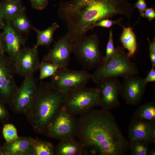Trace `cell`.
I'll list each match as a JSON object with an SVG mask.
<instances>
[{
	"label": "cell",
	"mask_w": 155,
	"mask_h": 155,
	"mask_svg": "<svg viewBox=\"0 0 155 155\" xmlns=\"http://www.w3.org/2000/svg\"><path fill=\"white\" fill-rule=\"evenodd\" d=\"M6 25L3 14L0 9V30H3Z\"/></svg>",
	"instance_id": "obj_38"
},
{
	"label": "cell",
	"mask_w": 155,
	"mask_h": 155,
	"mask_svg": "<svg viewBox=\"0 0 155 155\" xmlns=\"http://www.w3.org/2000/svg\"><path fill=\"white\" fill-rule=\"evenodd\" d=\"M100 98L98 88L85 87L66 95L63 104L73 115L80 116L100 106Z\"/></svg>",
	"instance_id": "obj_6"
},
{
	"label": "cell",
	"mask_w": 155,
	"mask_h": 155,
	"mask_svg": "<svg viewBox=\"0 0 155 155\" xmlns=\"http://www.w3.org/2000/svg\"><path fill=\"white\" fill-rule=\"evenodd\" d=\"M2 32L7 55L14 63L26 47L27 38L15 30L10 24H6Z\"/></svg>",
	"instance_id": "obj_15"
},
{
	"label": "cell",
	"mask_w": 155,
	"mask_h": 155,
	"mask_svg": "<svg viewBox=\"0 0 155 155\" xmlns=\"http://www.w3.org/2000/svg\"><path fill=\"white\" fill-rule=\"evenodd\" d=\"M6 47L3 32H0V53L5 54Z\"/></svg>",
	"instance_id": "obj_36"
},
{
	"label": "cell",
	"mask_w": 155,
	"mask_h": 155,
	"mask_svg": "<svg viewBox=\"0 0 155 155\" xmlns=\"http://www.w3.org/2000/svg\"><path fill=\"white\" fill-rule=\"evenodd\" d=\"M78 129V118L63 104L46 133L50 137L61 140L77 137Z\"/></svg>",
	"instance_id": "obj_8"
},
{
	"label": "cell",
	"mask_w": 155,
	"mask_h": 155,
	"mask_svg": "<svg viewBox=\"0 0 155 155\" xmlns=\"http://www.w3.org/2000/svg\"><path fill=\"white\" fill-rule=\"evenodd\" d=\"M13 63L5 54L0 53V99L9 104L18 87Z\"/></svg>",
	"instance_id": "obj_10"
},
{
	"label": "cell",
	"mask_w": 155,
	"mask_h": 155,
	"mask_svg": "<svg viewBox=\"0 0 155 155\" xmlns=\"http://www.w3.org/2000/svg\"><path fill=\"white\" fill-rule=\"evenodd\" d=\"M131 119L155 122V102H148L140 106L134 112Z\"/></svg>",
	"instance_id": "obj_22"
},
{
	"label": "cell",
	"mask_w": 155,
	"mask_h": 155,
	"mask_svg": "<svg viewBox=\"0 0 155 155\" xmlns=\"http://www.w3.org/2000/svg\"></svg>",
	"instance_id": "obj_41"
},
{
	"label": "cell",
	"mask_w": 155,
	"mask_h": 155,
	"mask_svg": "<svg viewBox=\"0 0 155 155\" xmlns=\"http://www.w3.org/2000/svg\"><path fill=\"white\" fill-rule=\"evenodd\" d=\"M3 102L0 99V120L6 119L8 117V111L5 106Z\"/></svg>",
	"instance_id": "obj_35"
},
{
	"label": "cell",
	"mask_w": 155,
	"mask_h": 155,
	"mask_svg": "<svg viewBox=\"0 0 155 155\" xmlns=\"http://www.w3.org/2000/svg\"><path fill=\"white\" fill-rule=\"evenodd\" d=\"M32 7L38 10L44 9L48 5L49 0H29Z\"/></svg>",
	"instance_id": "obj_30"
},
{
	"label": "cell",
	"mask_w": 155,
	"mask_h": 155,
	"mask_svg": "<svg viewBox=\"0 0 155 155\" xmlns=\"http://www.w3.org/2000/svg\"><path fill=\"white\" fill-rule=\"evenodd\" d=\"M38 87V84L34 75L24 78L9 104L12 110L16 113H24L33 103Z\"/></svg>",
	"instance_id": "obj_9"
},
{
	"label": "cell",
	"mask_w": 155,
	"mask_h": 155,
	"mask_svg": "<svg viewBox=\"0 0 155 155\" xmlns=\"http://www.w3.org/2000/svg\"><path fill=\"white\" fill-rule=\"evenodd\" d=\"M10 24L15 30L24 35L28 33L33 27L26 13V10L18 14Z\"/></svg>",
	"instance_id": "obj_23"
},
{
	"label": "cell",
	"mask_w": 155,
	"mask_h": 155,
	"mask_svg": "<svg viewBox=\"0 0 155 155\" xmlns=\"http://www.w3.org/2000/svg\"><path fill=\"white\" fill-rule=\"evenodd\" d=\"M78 119L77 137L87 150L100 155H125L129 149L130 142L110 110H92Z\"/></svg>",
	"instance_id": "obj_1"
},
{
	"label": "cell",
	"mask_w": 155,
	"mask_h": 155,
	"mask_svg": "<svg viewBox=\"0 0 155 155\" xmlns=\"http://www.w3.org/2000/svg\"><path fill=\"white\" fill-rule=\"evenodd\" d=\"M125 0H70L60 3L58 14L67 23L66 36L73 42L80 39L94 24L126 11Z\"/></svg>",
	"instance_id": "obj_2"
},
{
	"label": "cell",
	"mask_w": 155,
	"mask_h": 155,
	"mask_svg": "<svg viewBox=\"0 0 155 155\" xmlns=\"http://www.w3.org/2000/svg\"><path fill=\"white\" fill-rule=\"evenodd\" d=\"M66 95L58 91L50 82L41 80L31 106L24 113L29 122L38 133H46L63 104Z\"/></svg>",
	"instance_id": "obj_3"
},
{
	"label": "cell",
	"mask_w": 155,
	"mask_h": 155,
	"mask_svg": "<svg viewBox=\"0 0 155 155\" xmlns=\"http://www.w3.org/2000/svg\"><path fill=\"white\" fill-rule=\"evenodd\" d=\"M73 44L66 35L62 37L43 56L42 61L51 63L60 69L67 68L71 54L73 53Z\"/></svg>",
	"instance_id": "obj_12"
},
{
	"label": "cell",
	"mask_w": 155,
	"mask_h": 155,
	"mask_svg": "<svg viewBox=\"0 0 155 155\" xmlns=\"http://www.w3.org/2000/svg\"><path fill=\"white\" fill-rule=\"evenodd\" d=\"M122 19L120 18L116 20H112L108 18L102 20L93 24L90 27V29L96 27H101L104 28H110L115 24L121 25V22Z\"/></svg>",
	"instance_id": "obj_29"
},
{
	"label": "cell",
	"mask_w": 155,
	"mask_h": 155,
	"mask_svg": "<svg viewBox=\"0 0 155 155\" xmlns=\"http://www.w3.org/2000/svg\"><path fill=\"white\" fill-rule=\"evenodd\" d=\"M134 7L138 9L140 16H142L143 13L148 8L145 0H137L135 4Z\"/></svg>",
	"instance_id": "obj_32"
},
{
	"label": "cell",
	"mask_w": 155,
	"mask_h": 155,
	"mask_svg": "<svg viewBox=\"0 0 155 155\" xmlns=\"http://www.w3.org/2000/svg\"><path fill=\"white\" fill-rule=\"evenodd\" d=\"M144 80L146 84L149 82H155V67L152 66L146 77L145 79H144Z\"/></svg>",
	"instance_id": "obj_34"
},
{
	"label": "cell",
	"mask_w": 155,
	"mask_h": 155,
	"mask_svg": "<svg viewBox=\"0 0 155 155\" xmlns=\"http://www.w3.org/2000/svg\"><path fill=\"white\" fill-rule=\"evenodd\" d=\"M0 155H4L2 150V147L0 146Z\"/></svg>",
	"instance_id": "obj_40"
},
{
	"label": "cell",
	"mask_w": 155,
	"mask_h": 155,
	"mask_svg": "<svg viewBox=\"0 0 155 155\" xmlns=\"http://www.w3.org/2000/svg\"><path fill=\"white\" fill-rule=\"evenodd\" d=\"M120 40L124 48L128 51L127 56L129 58L134 56L137 50V44L132 28L129 26L123 28Z\"/></svg>",
	"instance_id": "obj_20"
},
{
	"label": "cell",
	"mask_w": 155,
	"mask_h": 155,
	"mask_svg": "<svg viewBox=\"0 0 155 155\" xmlns=\"http://www.w3.org/2000/svg\"><path fill=\"white\" fill-rule=\"evenodd\" d=\"M32 155H53L55 148L48 141L33 138L32 144Z\"/></svg>",
	"instance_id": "obj_24"
},
{
	"label": "cell",
	"mask_w": 155,
	"mask_h": 155,
	"mask_svg": "<svg viewBox=\"0 0 155 155\" xmlns=\"http://www.w3.org/2000/svg\"><path fill=\"white\" fill-rule=\"evenodd\" d=\"M0 9L6 24H10L12 19L20 12L26 10L20 0H3L0 1Z\"/></svg>",
	"instance_id": "obj_19"
},
{
	"label": "cell",
	"mask_w": 155,
	"mask_h": 155,
	"mask_svg": "<svg viewBox=\"0 0 155 155\" xmlns=\"http://www.w3.org/2000/svg\"><path fill=\"white\" fill-rule=\"evenodd\" d=\"M130 142L129 149L131 155H148L150 143L146 140H137Z\"/></svg>",
	"instance_id": "obj_25"
},
{
	"label": "cell",
	"mask_w": 155,
	"mask_h": 155,
	"mask_svg": "<svg viewBox=\"0 0 155 155\" xmlns=\"http://www.w3.org/2000/svg\"><path fill=\"white\" fill-rule=\"evenodd\" d=\"M89 154L87 149L75 137L60 140L55 148V154L57 155H83Z\"/></svg>",
	"instance_id": "obj_17"
},
{
	"label": "cell",
	"mask_w": 155,
	"mask_h": 155,
	"mask_svg": "<svg viewBox=\"0 0 155 155\" xmlns=\"http://www.w3.org/2000/svg\"><path fill=\"white\" fill-rule=\"evenodd\" d=\"M59 69L57 66L51 63L42 61L40 63L39 65V80L41 81L49 77H51Z\"/></svg>",
	"instance_id": "obj_26"
},
{
	"label": "cell",
	"mask_w": 155,
	"mask_h": 155,
	"mask_svg": "<svg viewBox=\"0 0 155 155\" xmlns=\"http://www.w3.org/2000/svg\"><path fill=\"white\" fill-rule=\"evenodd\" d=\"M116 49L114 57L91 74V79L97 85L106 78L139 74L137 67L125 53L124 48L119 46Z\"/></svg>",
	"instance_id": "obj_4"
},
{
	"label": "cell",
	"mask_w": 155,
	"mask_h": 155,
	"mask_svg": "<svg viewBox=\"0 0 155 155\" xmlns=\"http://www.w3.org/2000/svg\"><path fill=\"white\" fill-rule=\"evenodd\" d=\"M33 138L18 137L11 142H6L2 147L4 155H32Z\"/></svg>",
	"instance_id": "obj_16"
},
{
	"label": "cell",
	"mask_w": 155,
	"mask_h": 155,
	"mask_svg": "<svg viewBox=\"0 0 155 155\" xmlns=\"http://www.w3.org/2000/svg\"><path fill=\"white\" fill-rule=\"evenodd\" d=\"M99 44L96 34L85 35L73 42V53L85 69H97L103 65L104 56L100 50Z\"/></svg>",
	"instance_id": "obj_5"
},
{
	"label": "cell",
	"mask_w": 155,
	"mask_h": 155,
	"mask_svg": "<svg viewBox=\"0 0 155 155\" xmlns=\"http://www.w3.org/2000/svg\"><path fill=\"white\" fill-rule=\"evenodd\" d=\"M132 74L124 77L121 83L119 94L128 104L136 106L143 99L146 85L144 79Z\"/></svg>",
	"instance_id": "obj_11"
},
{
	"label": "cell",
	"mask_w": 155,
	"mask_h": 155,
	"mask_svg": "<svg viewBox=\"0 0 155 155\" xmlns=\"http://www.w3.org/2000/svg\"><path fill=\"white\" fill-rule=\"evenodd\" d=\"M148 155H155V149L154 148H152L150 150H149L148 153Z\"/></svg>",
	"instance_id": "obj_39"
},
{
	"label": "cell",
	"mask_w": 155,
	"mask_h": 155,
	"mask_svg": "<svg viewBox=\"0 0 155 155\" xmlns=\"http://www.w3.org/2000/svg\"><path fill=\"white\" fill-rule=\"evenodd\" d=\"M91 75L85 69L60 68L51 77L50 82L58 91L67 95L85 87Z\"/></svg>",
	"instance_id": "obj_7"
},
{
	"label": "cell",
	"mask_w": 155,
	"mask_h": 155,
	"mask_svg": "<svg viewBox=\"0 0 155 155\" xmlns=\"http://www.w3.org/2000/svg\"><path fill=\"white\" fill-rule=\"evenodd\" d=\"M153 123L145 120L131 119L128 129L129 141L141 140L151 143L150 132Z\"/></svg>",
	"instance_id": "obj_18"
},
{
	"label": "cell",
	"mask_w": 155,
	"mask_h": 155,
	"mask_svg": "<svg viewBox=\"0 0 155 155\" xmlns=\"http://www.w3.org/2000/svg\"><path fill=\"white\" fill-rule=\"evenodd\" d=\"M150 45L149 53L150 58L152 66L155 67V39L154 38L152 42H151L150 39L148 38Z\"/></svg>",
	"instance_id": "obj_31"
},
{
	"label": "cell",
	"mask_w": 155,
	"mask_h": 155,
	"mask_svg": "<svg viewBox=\"0 0 155 155\" xmlns=\"http://www.w3.org/2000/svg\"><path fill=\"white\" fill-rule=\"evenodd\" d=\"M121 83L117 78H106L97 84L100 94L102 109L110 110L120 104L119 100Z\"/></svg>",
	"instance_id": "obj_13"
},
{
	"label": "cell",
	"mask_w": 155,
	"mask_h": 155,
	"mask_svg": "<svg viewBox=\"0 0 155 155\" xmlns=\"http://www.w3.org/2000/svg\"><path fill=\"white\" fill-rule=\"evenodd\" d=\"M150 137L151 143H155V123H154L152 126L150 132Z\"/></svg>",
	"instance_id": "obj_37"
},
{
	"label": "cell",
	"mask_w": 155,
	"mask_h": 155,
	"mask_svg": "<svg viewBox=\"0 0 155 155\" xmlns=\"http://www.w3.org/2000/svg\"><path fill=\"white\" fill-rule=\"evenodd\" d=\"M38 48L26 47L13 63L16 73L24 78L34 75L40 64Z\"/></svg>",
	"instance_id": "obj_14"
},
{
	"label": "cell",
	"mask_w": 155,
	"mask_h": 155,
	"mask_svg": "<svg viewBox=\"0 0 155 155\" xmlns=\"http://www.w3.org/2000/svg\"><path fill=\"white\" fill-rule=\"evenodd\" d=\"M116 52V49L114 46L113 38V33L110 28L108 41L107 43L106 53L104 56L103 65L106 63L115 55Z\"/></svg>",
	"instance_id": "obj_28"
},
{
	"label": "cell",
	"mask_w": 155,
	"mask_h": 155,
	"mask_svg": "<svg viewBox=\"0 0 155 155\" xmlns=\"http://www.w3.org/2000/svg\"><path fill=\"white\" fill-rule=\"evenodd\" d=\"M3 137L7 142H11L17 139L19 137L17 129L11 124H5L3 129Z\"/></svg>",
	"instance_id": "obj_27"
},
{
	"label": "cell",
	"mask_w": 155,
	"mask_h": 155,
	"mask_svg": "<svg viewBox=\"0 0 155 155\" xmlns=\"http://www.w3.org/2000/svg\"><path fill=\"white\" fill-rule=\"evenodd\" d=\"M142 16L146 18L149 21H151L155 18V11L152 7L147 8Z\"/></svg>",
	"instance_id": "obj_33"
},
{
	"label": "cell",
	"mask_w": 155,
	"mask_h": 155,
	"mask_svg": "<svg viewBox=\"0 0 155 155\" xmlns=\"http://www.w3.org/2000/svg\"><path fill=\"white\" fill-rule=\"evenodd\" d=\"M59 27V25L55 22L43 30H40L33 26L32 30L37 34V41L34 46L37 48L41 46H49L54 41L53 36L55 32Z\"/></svg>",
	"instance_id": "obj_21"
}]
</instances>
